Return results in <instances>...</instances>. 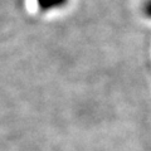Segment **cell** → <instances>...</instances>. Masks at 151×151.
Returning <instances> with one entry per match:
<instances>
[{
  "label": "cell",
  "mask_w": 151,
  "mask_h": 151,
  "mask_svg": "<svg viewBox=\"0 0 151 151\" xmlns=\"http://www.w3.org/2000/svg\"><path fill=\"white\" fill-rule=\"evenodd\" d=\"M144 12H145V14H146V15H147L149 18H151V0H149V1L145 4Z\"/></svg>",
  "instance_id": "cell-2"
},
{
  "label": "cell",
  "mask_w": 151,
  "mask_h": 151,
  "mask_svg": "<svg viewBox=\"0 0 151 151\" xmlns=\"http://www.w3.org/2000/svg\"><path fill=\"white\" fill-rule=\"evenodd\" d=\"M67 3L68 0H37L38 8L42 12H49V10H53V9L63 8Z\"/></svg>",
  "instance_id": "cell-1"
}]
</instances>
